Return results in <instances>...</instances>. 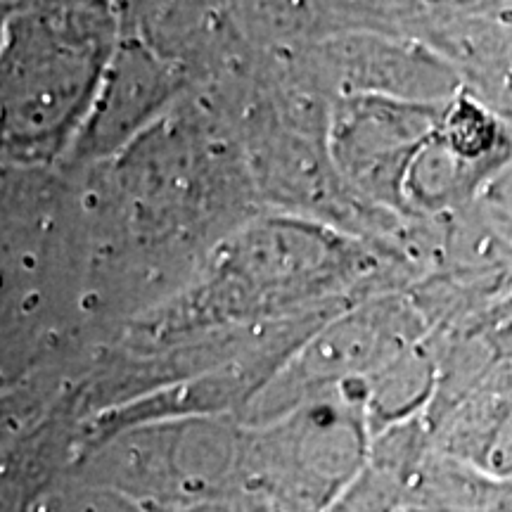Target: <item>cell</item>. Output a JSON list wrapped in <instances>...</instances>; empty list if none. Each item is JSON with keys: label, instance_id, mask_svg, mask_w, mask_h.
I'll return each mask as SVG.
<instances>
[{"label": "cell", "instance_id": "7a4b0ae2", "mask_svg": "<svg viewBox=\"0 0 512 512\" xmlns=\"http://www.w3.org/2000/svg\"><path fill=\"white\" fill-rule=\"evenodd\" d=\"M34 411L31 401H19L15 396H0V451L15 434L22 432Z\"/></svg>", "mask_w": 512, "mask_h": 512}, {"label": "cell", "instance_id": "6da1fadb", "mask_svg": "<svg viewBox=\"0 0 512 512\" xmlns=\"http://www.w3.org/2000/svg\"><path fill=\"white\" fill-rule=\"evenodd\" d=\"M105 5H31L0 22V162L50 164L86 126L112 62Z\"/></svg>", "mask_w": 512, "mask_h": 512}, {"label": "cell", "instance_id": "3957f363", "mask_svg": "<svg viewBox=\"0 0 512 512\" xmlns=\"http://www.w3.org/2000/svg\"><path fill=\"white\" fill-rule=\"evenodd\" d=\"M399 512H427V510H420V508H413V505H406V508L399 510Z\"/></svg>", "mask_w": 512, "mask_h": 512}]
</instances>
